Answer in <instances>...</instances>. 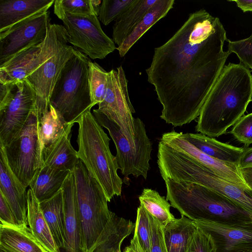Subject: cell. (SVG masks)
Listing matches in <instances>:
<instances>
[{
	"mask_svg": "<svg viewBox=\"0 0 252 252\" xmlns=\"http://www.w3.org/2000/svg\"><path fill=\"white\" fill-rule=\"evenodd\" d=\"M220 19L201 9L189 15L179 29L155 48L148 81L162 106L160 117L181 126L197 118L230 54Z\"/></svg>",
	"mask_w": 252,
	"mask_h": 252,
	"instance_id": "obj_1",
	"label": "cell"
},
{
	"mask_svg": "<svg viewBox=\"0 0 252 252\" xmlns=\"http://www.w3.org/2000/svg\"><path fill=\"white\" fill-rule=\"evenodd\" d=\"M252 100V74L242 63L224 66L207 96L195 130L214 138L226 133Z\"/></svg>",
	"mask_w": 252,
	"mask_h": 252,
	"instance_id": "obj_2",
	"label": "cell"
},
{
	"mask_svg": "<svg viewBox=\"0 0 252 252\" xmlns=\"http://www.w3.org/2000/svg\"><path fill=\"white\" fill-rule=\"evenodd\" d=\"M166 199L181 215L193 220H205L228 225L252 223V214L227 197L205 186L164 180Z\"/></svg>",
	"mask_w": 252,
	"mask_h": 252,
	"instance_id": "obj_3",
	"label": "cell"
},
{
	"mask_svg": "<svg viewBox=\"0 0 252 252\" xmlns=\"http://www.w3.org/2000/svg\"><path fill=\"white\" fill-rule=\"evenodd\" d=\"M89 109L77 123L78 157L89 173L100 185L110 202L120 196L123 180L118 175L116 158L109 148L110 138Z\"/></svg>",
	"mask_w": 252,
	"mask_h": 252,
	"instance_id": "obj_4",
	"label": "cell"
},
{
	"mask_svg": "<svg viewBox=\"0 0 252 252\" xmlns=\"http://www.w3.org/2000/svg\"><path fill=\"white\" fill-rule=\"evenodd\" d=\"M157 163L164 180L199 184L234 201L252 214V189L242 187L219 176L183 153L160 142Z\"/></svg>",
	"mask_w": 252,
	"mask_h": 252,
	"instance_id": "obj_5",
	"label": "cell"
},
{
	"mask_svg": "<svg viewBox=\"0 0 252 252\" xmlns=\"http://www.w3.org/2000/svg\"><path fill=\"white\" fill-rule=\"evenodd\" d=\"M89 58L74 48L54 86L50 104L66 122L74 125L81 115L94 105L88 81Z\"/></svg>",
	"mask_w": 252,
	"mask_h": 252,
	"instance_id": "obj_6",
	"label": "cell"
},
{
	"mask_svg": "<svg viewBox=\"0 0 252 252\" xmlns=\"http://www.w3.org/2000/svg\"><path fill=\"white\" fill-rule=\"evenodd\" d=\"M93 114L99 124L108 130L115 144V157L122 175L126 178L132 175L135 178L142 176L146 179L150 169L152 143L143 122L139 118L134 119L135 141L132 143L121 127L107 115L97 109L93 110Z\"/></svg>",
	"mask_w": 252,
	"mask_h": 252,
	"instance_id": "obj_7",
	"label": "cell"
},
{
	"mask_svg": "<svg viewBox=\"0 0 252 252\" xmlns=\"http://www.w3.org/2000/svg\"><path fill=\"white\" fill-rule=\"evenodd\" d=\"M68 38L63 26L51 24L42 44L19 53L0 65V83L14 84L26 80L61 48L67 44Z\"/></svg>",
	"mask_w": 252,
	"mask_h": 252,
	"instance_id": "obj_8",
	"label": "cell"
},
{
	"mask_svg": "<svg viewBox=\"0 0 252 252\" xmlns=\"http://www.w3.org/2000/svg\"><path fill=\"white\" fill-rule=\"evenodd\" d=\"M54 4V14L63 22L68 34V43L90 58L102 60L117 49L113 39L101 29L97 16L71 15L62 9L57 0Z\"/></svg>",
	"mask_w": 252,
	"mask_h": 252,
	"instance_id": "obj_9",
	"label": "cell"
},
{
	"mask_svg": "<svg viewBox=\"0 0 252 252\" xmlns=\"http://www.w3.org/2000/svg\"><path fill=\"white\" fill-rule=\"evenodd\" d=\"M36 92L26 79L14 84L8 96L0 103V144L8 145L19 133L34 110Z\"/></svg>",
	"mask_w": 252,
	"mask_h": 252,
	"instance_id": "obj_10",
	"label": "cell"
},
{
	"mask_svg": "<svg viewBox=\"0 0 252 252\" xmlns=\"http://www.w3.org/2000/svg\"><path fill=\"white\" fill-rule=\"evenodd\" d=\"M99 111L115 122L131 142L135 141V111L130 102L127 80L122 66L108 72L103 100L98 104Z\"/></svg>",
	"mask_w": 252,
	"mask_h": 252,
	"instance_id": "obj_11",
	"label": "cell"
},
{
	"mask_svg": "<svg viewBox=\"0 0 252 252\" xmlns=\"http://www.w3.org/2000/svg\"><path fill=\"white\" fill-rule=\"evenodd\" d=\"M37 116L32 110L19 133L4 146L10 168L26 188L37 170Z\"/></svg>",
	"mask_w": 252,
	"mask_h": 252,
	"instance_id": "obj_12",
	"label": "cell"
},
{
	"mask_svg": "<svg viewBox=\"0 0 252 252\" xmlns=\"http://www.w3.org/2000/svg\"><path fill=\"white\" fill-rule=\"evenodd\" d=\"M50 12L32 16L0 32V65L19 53L45 40L50 25Z\"/></svg>",
	"mask_w": 252,
	"mask_h": 252,
	"instance_id": "obj_13",
	"label": "cell"
},
{
	"mask_svg": "<svg viewBox=\"0 0 252 252\" xmlns=\"http://www.w3.org/2000/svg\"><path fill=\"white\" fill-rule=\"evenodd\" d=\"M74 48L68 44L61 48L52 57L29 75L27 79L36 92L35 112L38 121L49 108L54 86Z\"/></svg>",
	"mask_w": 252,
	"mask_h": 252,
	"instance_id": "obj_14",
	"label": "cell"
},
{
	"mask_svg": "<svg viewBox=\"0 0 252 252\" xmlns=\"http://www.w3.org/2000/svg\"><path fill=\"white\" fill-rule=\"evenodd\" d=\"M160 141L207 167L215 174L237 185L250 189L245 183L238 165L216 159L201 152L183 138L180 132L164 133Z\"/></svg>",
	"mask_w": 252,
	"mask_h": 252,
	"instance_id": "obj_15",
	"label": "cell"
},
{
	"mask_svg": "<svg viewBox=\"0 0 252 252\" xmlns=\"http://www.w3.org/2000/svg\"><path fill=\"white\" fill-rule=\"evenodd\" d=\"M193 221L196 226L210 234L216 252L252 249V223L228 225L205 220Z\"/></svg>",
	"mask_w": 252,
	"mask_h": 252,
	"instance_id": "obj_16",
	"label": "cell"
},
{
	"mask_svg": "<svg viewBox=\"0 0 252 252\" xmlns=\"http://www.w3.org/2000/svg\"><path fill=\"white\" fill-rule=\"evenodd\" d=\"M26 188L10 168L4 146L0 144V192L20 226H27V192Z\"/></svg>",
	"mask_w": 252,
	"mask_h": 252,
	"instance_id": "obj_17",
	"label": "cell"
},
{
	"mask_svg": "<svg viewBox=\"0 0 252 252\" xmlns=\"http://www.w3.org/2000/svg\"><path fill=\"white\" fill-rule=\"evenodd\" d=\"M62 189L63 193L65 252H83L73 172L67 177Z\"/></svg>",
	"mask_w": 252,
	"mask_h": 252,
	"instance_id": "obj_18",
	"label": "cell"
},
{
	"mask_svg": "<svg viewBox=\"0 0 252 252\" xmlns=\"http://www.w3.org/2000/svg\"><path fill=\"white\" fill-rule=\"evenodd\" d=\"M74 125L67 123L53 106L49 105L37 124V148L36 168L42 166V156L44 151L55 143L66 132L71 131Z\"/></svg>",
	"mask_w": 252,
	"mask_h": 252,
	"instance_id": "obj_19",
	"label": "cell"
},
{
	"mask_svg": "<svg viewBox=\"0 0 252 252\" xmlns=\"http://www.w3.org/2000/svg\"><path fill=\"white\" fill-rule=\"evenodd\" d=\"M55 0H0V32L39 13L48 11Z\"/></svg>",
	"mask_w": 252,
	"mask_h": 252,
	"instance_id": "obj_20",
	"label": "cell"
},
{
	"mask_svg": "<svg viewBox=\"0 0 252 252\" xmlns=\"http://www.w3.org/2000/svg\"><path fill=\"white\" fill-rule=\"evenodd\" d=\"M180 133L183 138L206 155L222 162L238 165L244 148L220 142L202 133Z\"/></svg>",
	"mask_w": 252,
	"mask_h": 252,
	"instance_id": "obj_21",
	"label": "cell"
},
{
	"mask_svg": "<svg viewBox=\"0 0 252 252\" xmlns=\"http://www.w3.org/2000/svg\"><path fill=\"white\" fill-rule=\"evenodd\" d=\"M27 220L32 234L47 252H60L43 215L40 202L30 189L27 192Z\"/></svg>",
	"mask_w": 252,
	"mask_h": 252,
	"instance_id": "obj_22",
	"label": "cell"
},
{
	"mask_svg": "<svg viewBox=\"0 0 252 252\" xmlns=\"http://www.w3.org/2000/svg\"><path fill=\"white\" fill-rule=\"evenodd\" d=\"M0 248L10 252H47L28 226L0 224Z\"/></svg>",
	"mask_w": 252,
	"mask_h": 252,
	"instance_id": "obj_23",
	"label": "cell"
},
{
	"mask_svg": "<svg viewBox=\"0 0 252 252\" xmlns=\"http://www.w3.org/2000/svg\"><path fill=\"white\" fill-rule=\"evenodd\" d=\"M70 172L42 166L36 170L29 187L41 202L52 198L62 189Z\"/></svg>",
	"mask_w": 252,
	"mask_h": 252,
	"instance_id": "obj_24",
	"label": "cell"
},
{
	"mask_svg": "<svg viewBox=\"0 0 252 252\" xmlns=\"http://www.w3.org/2000/svg\"><path fill=\"white\" fill-rule=\"evenodd\" d=\"M71 132H66L44 151L42 156V166L73 172L80 159L77 151L70 142Z\"/></svg>",
	"mask_w": 252,
	"mask_h": 252,
	"instance_id": "obj_25",
	"label": "cell"
},
{
	"mask_svg": "<svg viewBox=\"0 0 252 252\" xmlns=\"http://www.w3.org/2000/svg\"><path fill=\"white\" fill-rule=\"evenodd\" d=\"M197 226L194 221L181 215L163 226L168 252H187Z\"/></svg>",
	"mask_w": 252,
	"mask_h": 252,
	"instance_id": "obj_26",
	"label": "cell"
},
{
	"mask_svg": "<svg viewBox=\"0 0 252 252\" xmlns=\"http://www.w3.org/2000/svg\"><path fill=\"white\" fill-rule=\"evenodd\" d=\"M174 3V0H158L121 44L117 48L120 56L124 57L134 44L151 27L166 15L173 7Z\"/></svg>",
	"mask_w": 252,
	"mask_h": 252,
	"instance_id": "obj_27",
	"label": "cell"
},
{
	"mask_svg": "<svg viewBox=\"0 0 252 252\" xmlns=\"http://www.w3.org/2000/svg\"><path fill=\"white\" fill-rule=\"evenodd\" d=\"M157 0H136L115 21L112 33L114 43L120 45Z\"/></svg>",
	"mask_w": 252,
	"mask_h": 252,
	"instance_id": "obj_28",
	"label": "cell"
},
{
	"mask_svg": "<svg viewBox=\"0 0 252 252\" xmlns=\"http://www.w3.org/2000/svg\"><path fill=\"white\" fill-rule=\"evenodd\" d=\"M40 206L55 243L65 248L63 193L61 189L52 198L40 202Z\"/></svg>",
	"mask_w": 252,
	"mask_h": 252,
	"instance_id": "obj_29",
	"label": "cell"
},
{
	"mask_svg": "<svg viewBox=\"0 0 252 252\" xmlns=\"http://www.w3.org/2000/svg\"><path fill=\"white\" fill-rule=\"evenodd\" d=\"M140 205L163 226L175 219L170 212L171 204L156 190L144 189L139 196Z\"/></svg>",
	"mask_w": 252,
	"mask_h": 252,
	"instance_id": "obj_30",
	"label": "cell"
},
{
	"mask_svg": "<svg viewBox=\"0 0 252 252\" xmlns=\"http://www.w3.org/2000/svg\"><path fill=\"white\" fill-rule=\"evenodd\" d=\"M108 72L96 62H89L88 81L92 103L98 104L103 100L107 85Z\"/></svg>",
	"mask_w": 252,
	"mask_h": 252,
	"instance_id": "obj_31",
	"label": "cell"
},
{
	"mask_svg": "<svg viewBox=\"0 0 252 252\" xmlns=\"http://www.w3.org/2000/svg\"><path fill=\"white\" fill-rule=\"evenodd\" d=\"M136 0H103L100 6L98 18L106 26L126 11Z\"/></svg>",
	"mask_w": 252,
	"mask_h": 252,
	"instance_id": "obj_32",
	"label": "cell"
},
{
	"mask_svg": "<svg viewBox=\"0 0 252 252\" xmlns=\"http://www.w3.org/2000/svg\"><path fill=\"white\" fill-rule=\"evenodd\" d=\"M67 13L74 15H95L98 17L102 1L99 0H57Z\"/></svg>",
	"mask_w": 252,
	"mask_h": 252,
	"instance_id": "obj_33",
	"label": "cell"
},
{
	"mask_svg": "<svg viewBox=\"0 0 252 252\" xmlns=\"http://www.w3.org/2000/svg\"><path fill=\"white\" fill-rule=\"evenodd\" d=\"M134 231L144 252H151V233L149 213L141 205L138 207Z\"/></svg>",
	"mask_w": 252,
	"mask_h": 252,
	"instance_id": "obj_34",
	"label": "cell"
},
{
	"mask_svg": "<svg viewBox=\"0 0 252 252\" xmlns=\"http://www.w3.org/2000/svg\"><path fill=\"white\" fill-rule=\"evenodd\" d=\"M228 41V52L235 53L241 63L252 70V34L245 39Z\"/></svg>",
	"mask_w": 252,
	"mask_h": 252,
	"instance_id": "obj_35",
	"label": "cell"
},
{
	"mask_svg": "<svg viewBox=\"0 0 252 252\" xmlns=\"http://www.w3.org/2000/svg\"><path fill=\"white\" fill-rule=\"evenodd\" d=\"M230 133L237 141L248 146L252 144V113L242 116Z\"/></svg>",
	"mask_w": 252,
	"mask_h": 252,
	"instance_id": "obj_36",
	"label": "cell"
},
{
	"mask_svg": "<svg viewBox=\"0 0 252 252\" xmlns=\"http://www.w3.org/2000/svg\"><path fill=\"white\" fill-rule=\"evenodd\" d=\"M197 227L187 252H216V246L210 234Z\"/></svg>",
	"mask_w": 252,
	"mask_h": 252,
	"instance_id": "obj_37",
	"label": "cell"
},
{
	"mask_svg": "<svg viewBox=\"0 0 252 252\" xmlns=\"http://www.w3.org/2000/svg\"><path fill=\"white\" fill-rule=\"evenodd\" d=\"M149 215L151 233V252H168L164 241L163 226L149 213Z\"/></svg>",
	"mask_w": 252,
	"mask_h": 252,
	"instance_id": "obj_38",
	"label": "cell"
},
{
	"mask_svg": "<svg viewBox=\"0 0 252 252\" xmlns=\"http://www.w3.org/2000/svg\"><path fill=\"white\" fill-rule=\"evenodd\" d=\"M0 224L12 226H21L3 194L0 192Z\"/></svg>",
	"mask_w": 252,
	"mask_h": 252,
	"instance_id": "obj_39",
	"label": "cell"
},
{
	"mask_svg": "<svg viewBox=\"0 0 252 252\" xmlns=\"http://www.w3.org/2000/svg\"><path fill=\"white\" fill-rule=\"evenodd\" d=\"M238 166L240 169L252 167V147L244 149Z\"/></svg>",
	"mask_w": 252,
	"mask_h": 252,
	"instance_id": "obj_40",
	"label": "cell"
},
{
	"mask_svg": "<svg viewBox=\"0 0 252 252\" xmlns=\"http://www.w3.org/2000/svg\"><path fill=\"white\" fill-rule=\"evenodd\" d=\"M124 252H144L139 243L136 233L134 231L133 237L130 242V244L126 246Z\"/></svg>",
	"mask_w": 252,
	"mask_h": 252,
	"instance_id": "obj_41",
	"label": "cell"
},
{
	"mask_svg": "<svg viewBox=\"0 0 252 252\" xmlns=\"http://www.w3.org/2000/svg\"><path fill=\"white\" fill-rule=\"evenodd\" d=\"M236 3L239 7L244 12L252 11V0H229Z\"/></svg>",
	"mask_w": 252,
	"mask_h": 252,
	"instance_id": "obj_42",
	"label": "cell"
},
{
	"mask_svg": "<svg viewBox=\"0 0 252 252\" xmlns=\"http://www.w3.org/2000/svg\"><path fill=\"white\" fill-rule=\"evenodd\" d=\"M240 171L245 183L252 189V167L241 169Z\"/></svg>",
	"mask_w": 252,
	"mask_h": 252,
	"instance_id": "obj_43",
	"label": "cell"
},
{
	"mask_svg": "<svg viewBox=\"0 0 252 252\" xmlns=\"http://www.w3.org/2000/svg\"><path fill=\"white\" fill-rule=\"evenodd\" d=\"M231 252H252V249H244L234 251Z\"/></svg>",
	"mask_w": 252,
	"mask_h": 252,
	"instance_id": "obj_44",
	"label": "cell"
},
{
	"mask_svg": "<svg viewBox=\"0 0 252 252\" xmlns=\"http://www.w3.org/2000/svg\"><path fill=\"white\" fill-rule=\"evenodd\" d=\"M0 252H10L2 248H0Z\"/></svg>",
	"mask_w": 252,
	"mask_h": 252,
	"instance_id": "obj_45",
	"label": "cell"
}]
</instances>
